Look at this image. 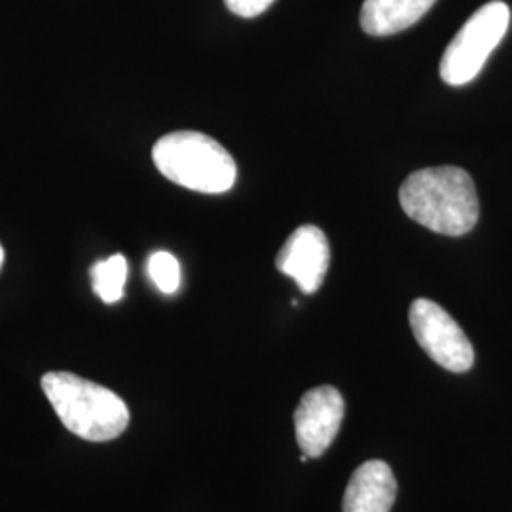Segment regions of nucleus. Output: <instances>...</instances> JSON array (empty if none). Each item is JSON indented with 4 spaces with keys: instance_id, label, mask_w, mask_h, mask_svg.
<instances>
[{
    "instance_id": "obj_3",
    "label": "nucleus",
    "mask_w": 512,
    "mask_h": 512,
    "mask_svg": "<svg viewBox=\"0 0 512 512\" xmlns=\"http://www.w3.org/2000/svg\"><path fill=\"white\" fill-rule=\"evenodd\" d=\"M152 160L167 181L202 194H224L238 177L230 152L200 131H173L154 148Z\"/></svg>"
},
{
    "instance_id": "obj_5",
    "label": "nucleus",
    "mask_w": 512,
    "mask_h": 512,
    "mask_svg": "<svg viewBox=\"0 0 512 512\" xmlns=\"http://www.w3.org/2000/svg\"><path fill=\"white\" fill-rule=\"evenodd\" d=\"M408 321L421 349L437 365L456 374H463L473 368L475 349L471 340L454 321V317L440 308L437 302L427 298L414 300Z\"/></svg>"
},
{
    "instance_id": "obj_8",
    "label": "nucleus",
    "mask_w": 512,
    "mask_h": 512,
    "mask_svg": "<svg viewBox=\"0 0 512 512\" xmlns=\"http://www.w3.org/2000/svg\"><path fill=\"white\" fill-rule=\"evenodd\" d=\"M397 490V478L385 461H366L349 478L342 512H389Z\"/></svg>"
},
{
    "instance_id": "obj_12",
    "label": "nucleus",
    "mask_w": 512,
    "mask_h": 512,
    "mask_svg": "<svg viewBox=\"0 0 512 512\" xmlns=\"http://www.w3.org/2000/svg\"><path fill=\"white\" fill-rule=\"evenodd\" d=\"M274 0H224L226 8L239 18H256L272 6Z\"/></svg>"
},
{
    "instance_id": "obj_2",
    "label": "nucleus",
    "mask_w": 512,
    "mask_h": 512,
    "mask_svg": "<svg viewBox=\"0 0 512 512\" xmlns=\"http://www.w3.org/2000/svg\"><path fill=\"white\" fill-rule=\"evenodd\" d=\"M40 384L57 418L74 437L109 442L128 429V404L109 387L71 372H48Z\"/></svg>"
},
{
    "instance_id": "obj_4",
    "label": "nucleus",
    "mask_w": 512,
    "mask_h": 512,
    "mask_svg": "<svg viewBox=\"0 0 512 512\" xmlns=\"http://www.w3.org/2000/svg\"><path fill=\"white\" fill-rule=\"evenodd\" d=\"M509 23L511 10L505 2L494 0L478 8L442 54L440 78L448 86H465L475 80L507 35Z\"/></svg>"
},
{
    "instance_id": "obj_7",
    "label": "nucleus",
    "mask_w": 512,
    "mask_h": 512,
    "mask_svg": "<svg viewBox=\"0 0 512 512\" xmlns=\"http://www.w3.org/2000/svg\"><path fill=\"white\" fill-rule=\"evenodd\" d=\"M329 264V239L313 224L296 228L275 258L277 270L293 277L304 294L317 293L321 289Z\"/></svg>"
},
{
    "instance_id": "obj_13",
    "label": "nucleus",
    "mask_w": 512,
    "mask_h": 512,
    "mask_svg": "<svg viewBox=\"0 0 512 512\" xmlns=\"http://www.w3.org/2000/svg\"><path fill=\"white\" fill-rule=\"evenodd\" d=\"M2 264H4V249H2V245H0V268H2Z\"/></svg>"
},
{
    "instance_id": "obj_1",
    "label": "nucleus",
    "mask_w": 512,
    "mask_h": 512,
    "mask_svg": "<svg viewBox=\"0 0 512 512\" xmlns=\"http://www.w3.org/2000/svg\"><path fill=\"white\" fill-rule=\"evenodd\" d=\"M404 213L442 236H463L480 215L471 175L456 167H427L412 173L399 192Z\"/></svg>"
},
{
    "instance_id": "obj_9",
    "label": "nucleus",
    "mask_w": 512,
    "mask_h": 512,
    "mask_svg": "<svg viewBox=\"0 0 512 512\" xmlns=\"http://www.w3.org/2000/svg\"><path fill=\"white\" fill-rule=\"evenodd\" d=\"M437 0H365L361 27L370 37H389L418 23Z\"/></svg>"
},
{
    "instance_id": "obj_10",
    "label": "nucleus",
    "mask_w": 512,
    "mask_h": 512,
    "mask_svg": "<svg viewBox=\"0 0 512 512\" xmlns=\"http://www.w3.org/2000/svg\"><path fill=\"white\" fill-rule=\"evenodd\" d=\"M128 281L126 256L112 255L107 260L95 262L92 268L93 293L105 304H116L124 298V287Z\"/></svg>"
},
{
    "instance_id": "obj_11",
    "label": "nucleus",
    "mask_w": 512,
    "mask_h": 512,
    "mask_svg": "<svg viewBox=\"0 0 512 512\" xmlns=\"http://www.w3.org/2000/svg\"><path fill=\"white\" fill-rule=\"evenodd\" d=\"M147 272L158 291L175 294L181 287V264L167 251H156L147 262Z\"/></svg>"
},
{
    "instance_id": "obj_6",
    "label": "nucleus",
    "mask_w": 512,
    "mask_h": 512,
    "mask_svg": "<svg viewBox=\"0 0 512 512\" xmlns=\"http://www.w3.org/2000/svg\"><path fill=\"white\" fill-rule=\"evenodd\" d=\"M346 414L344 397L338 389L321 385L304 393L294 412L296 442L308 458H321L336 439Z\"/></svg>"
}]
</instances>
